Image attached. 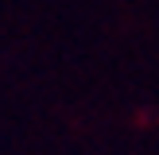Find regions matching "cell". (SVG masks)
<instances>
[]
</instances>
